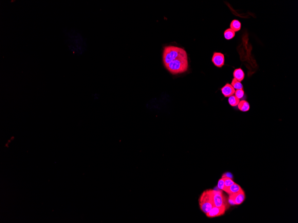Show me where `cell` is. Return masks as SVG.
<instances>
[{
    "mask_svg": "<svg viewBox=\"0 0 298 223\" xmlns=\"http://www.w3.org/2000/svg\"><path fill=\"white\" fill-rule=\"evenodd\" d=\"M186 55H188L186 51L183 48L172 45L165 46L164 47L163 54V60L164 66L177 58Z\"/></svg>",
    "mask_w": 298,
    "mask_h": 223,
    "instance_id": "6da1fadb",
    "label": "cell"
},
{
    "mask_svg": "<svg viewBox=\"0 0 298 223\" xmlns=\"http://www.w3.org/2000/svg\"><path fill=\"white\" fill-rule=\"evenodd\" d=\"M165 67L171 74L176 75L188 71V55L183 56L172 61Z\"/></svg>",
    "mask_w": 298,
    "mask_h": 223,
    "instance_id": "7a4b0ae2",
    "label": "cell"
},
{
    "mask_svg": "<svg viewBox=\"0 0 298 223\" xmlns=\"http://www.w3.org/2000/svg\"><path fill=\"white\" fill-rule=\"evenodd\" d=\"M213 190L205 191L199 199L200 208L203 212L206 214L214 206L213 203Z\"/></svg>",
    "mask_w": 298,
    "mask_h": 223,
    "instance_id": "3957f363",
    "label": "cell"
},
{
    "mask_svg": "<svg viewBox=\"0 0 298 223\" xmlns=\"http://www.w3.org/2000/svg\"><path fill=\"white\" fill-rule=\"evenodd\" d=\"M213 203L214 206L220 207L223 206H227L226 199L223 193L221 190H214L213 191Z\"/></svg>",
    "mask_w": 298,
    "mask_h": 223,
    "instance_id": "277c9868",
    "label": "cell"
},
{
    "mask_svg": "<svg viewBox=\"0 0 298 223\" xmlns=\"http://www.w3.org/2000/svg\"><path fill=\"white\" fill-rule=\"evenodd\" d=\"M246 199V195L243 190L234 194L229 195L228 201L231 205H240L242 204Z\"/></svg>",
    "mask_w": 298,
    "mask_h": 223,
    "instance_id": "5b68a950",
    "label": "cell"
},
{
    "mask_svg": "<svg viewBox=\"0 0 298 223\" xmlns=\"http://www.w3.org/2000/svg\"><path fill=\"white\" fill-rule=\"evenodd\" d=\"M227 209V206H223L220 207L214 206L206 215L209 218H214L223 215Z\"/></svg>",
    "mask_w": 298,
    "mask_h": 223,
    "instance_id": "8992f818",
    "label": "cell"
},
{
    "mask_svg": "<svg viewBox=\"0 0 298 223\" xmlns=\"http://www.w3.org/2000/svg\"><path fill=\"white\" fill-rule=\"evenodd\" d=\"M212 62L216 67L221 68L225 64V56L219 52H214L212 57Z\"/></svg>",
    "mask_w": 298,
    "mask_h": 223,
    "instance_id": "52a82bcc",
    "label": "cell"
},
{
    "mask_svg": "<svg viewBox=\"0 0 298 223\" xmlns=\"http://www.w3.org/2000/svg\"><path fill=\"white\" fill-rule=\"evenodd\" d=\"M221 91L225 97H229L233 95L235 92V89L232 87L231 84L228 83L221 89Z\"/></svg>",
    "mask_w": 298,
    "mask_h": 223,
    "instance_id": "ba28073f",
    "label": "cell"
},
{
    "mask_svg": "<svg viewBox=\"0 0 298 223\" xmlns=\"http://www.w3.org/2000/svg\"><path fill=\"white\" fill-rule=\"evenodd\" d=\"M243 190L241 187L238 184L234 183L233 185L229 187L226 188L224 189V191H225L229 195L234 194L238 193L241 191Z\"/></svg>",
    "mask_w": 298,
    "mask_h": 223,
    "instance_id": "9c48e42d",
    "label": "cell"
},
{
    "mask_svg": "<svg viewBox=\"0 0 298 223\" xmlns=\"http://www.w3.org/2000/svg\"><path fill=\"white\" fill-rule=\"evenodd\" d=\"M233 75L234 78L240 82L242 81L245 78L244 72L241 68L236 69L233 72Z\"/></svg>",
    "mask_w": 298,
    "mask_h": 223,
    "instance_id": "30bf717a",
    "label": "cell"
},
{
    "mask_svg": "<svg viewBox=\"0 0 298 223\" xmlns=\"http://www.w3.org/2000/svg\"><path fill=\"white\" fill-rule=\"evenodd\" d=\"M238 108L240 111L242 112H247L250 109V105L246 100H242L240 101L238 105Z\"/></svg>",
    "mask_w": 298,
    "mask_h": 223,
    "instance_id": "8fae6325",
    "label": "cell"
},
{
    "mask_svg": "<svg viewBox=\"0 0 298 223\" xmlns=\"http://www.w3.org/2000/svg\"><path fill=\"white\" fill-rule=\"evenodd\" d=\"M230 29L233 30L234 32L239 31L241 28V22L237 20H233L230 24Z\"/></svg>",
    "mask_w": 298,
    "mask_h": 223,
    "instance_id": "7c38bea8",
    "label": "cell"
},
{
    "mask_svg": "<svg viewBox=\"0 0 298 223\" xmlns=\"http://www.w3.org/2000/svg\"><path fill=\"white\" fill-rule=\"evenodd\" d=\"M235 35V32L230 28L227 29L224 32V37L225 38L228 40L233 38Z\"/></svg>",
    "mask_w": 298,
    "mask_h": 223,
    "instance_id": "4fadbf2b",
    "label": "cell"
},
{
    "mask_svg": "<svg viewBox=\"0 0 298 223\" xmlns=\"http://www.w3.org/2000/svg\"><path fill=\"white\" fill-rule=\"evenodd\" d=\"M229 103L232 107H236L240 102V99L236 97L235 95H232L229 98Z\"/></svg>",
    "mask_w": 298,
    "mask_h": 223,
    "instance_id": "5bb4252c",
    "label": "cell"
},
{
    "mask_svg": "<svg viewBox=\"0 0 298 223\" xmlns=\"http://www.w3.org/2000/svg\"><path fill=\"white\" fill-rule=\"evenodd\" d=\"M231 85L234 89H236V90L243 89V86L242 83L240 82L239 81L237 80V79L234 78L232 79V81Z\"/></svg>",
    "mask_w": 298,
    "mask_h": 223,
    "instance_id": "9a60e30c",
    "label": "cell"
},
{
    "mask_svg": "<svg viewBox=\"0 0 298 223\" xmlns=\"http://www.w3.org/2000/svg\"><path fill=\"white\" fill-rule=\"evenodd\" d=\"M224 185H225V188H224V189L226 188L231 186V185H233L235 183V182L231 178H227V177H224Z\"/></svg>",
    "mask_w": 298,
    "mask_h": 223,
    "instance_id": "2e32d148",
    "label": "cell"
},
{
    "mask_svg": "<svg viewBox=\"0 0 298 223\" xmlns=\"http://www.w3.org/2000/svg\"><path fill=\"white\" fill-rule=\"evenodd\" d=\"M235 96L236 97L238 98L239 99L242 98L244 96V92L243 89H240V90H237L235 91Z\"/></svg>",
    "mask_w": 298,
    "mask_h": 223,
    "instance_id": "e0dca14e",
    "label": "cell"
},
{
    "mask_svg": "<svg viewBox=\"0 0 298 223\" xmlns=\"http://www.w3.org/2000/svg\"><path fill=\"white\" fill-rule=\"evenodd\" d=\"M217 187H218V188L220 190H224V188H225L224 178H222V179H220L219 181H218Z\"/></svg>",
    "mask_w": 298,
    "mask_h": 223,
    "instance_id": "ac0fdd59",
    "label": "cell"
},
{
    "mask_svg": "<svg viewBox=\"0 0 298 223\" xmlns=\"http://www.w3.org/2000/svg\"><path fill=\"white\" fill-rule=\"evenodd\" d=\"M224 177H227V178H231V179H232V175L231 173L227 172L225 173L223 175L222 178H224Z\"/></svg>",
    "mask_w": 298,
    "mask_h": 223,
    "instance_id": "d6986e66",
    "label": "cell"
}]
</instances>
